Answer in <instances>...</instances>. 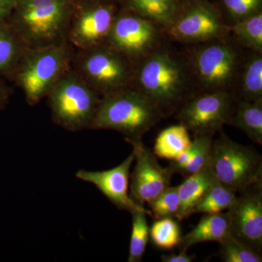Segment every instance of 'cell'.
Returning <instances> with one entry per match:
<instances>
[{
	"instance_id": "obj_1",
	"label": "cell",
	"mask_w": 262,
	"mask_h": 262,
	"mask_svg": "<svg viewBox=\"0 0 262 262\" xmlns=\"http://www.w3.org/2000/svg\"><path fill=\"white\" fill-rule=\"evenodd\" d=\"M131 87L154 103L163 118L177 113L198 93L184 53L165 43L136 63Z\"/></svg>"
},
{
	"instance_id": "obj_2",
	"label": "cell",
	"mask_w": 262,
	"mask_h": 262,
	"mask_svg": "<svg viewBox=\"0 0 262 262\" xmlns=\"http://www.w3.org/2000/svg\"><path fill=\"white\" fill-rule=\"evenodd\" d=\"M74 8L72 0H16L8 22L27 49L48 47L67 42Z\"/></svg>"
},
{
	"instance_id": "obj_3",
	"label": "cell",
	"mask_w": 262,
	"mask_h": 262,
	"mask_svg": "<svg viewBox=\"0 0 262 262\" xmlns=\"http://www.w3.org/2000/svg\"><path fill=\"white\" fill-rule=\"evenodd\" d=\"M184 53L196 92H232L246 50L231 35L192 45Z\"/></svg>"
},
{
	"instance_id": "obj_4",
	"label": "cell",
	"mask_w": 262,
	"mask_h": 262,
	"mask_svg": "<svg viewBox=\"0 0 262 262\" xmlns=\"http://www.w3.org/2000/svg\"><path fill=\"white\" fill-rule=\"evenodd\" d=\"M163 118L159 108L134 88L101 97L91 129L113 130L125 140L142 139Z\"/></svg>"
},
{
	"instance_id": "obj_5",
	"label": "cell",
	"mask_w": 262,
	"mask_h": 262,
	"mask_svg": "<svg viewBox=\"0 0 262 262\" xmlns=\"http://www.w3.org/2000/svg\"><path fill=\"white\" fill-rule=\"evenodd\" d=\"M73 49L67 42L37 49H27L13 79L30 106L40 102L57 80L70 68Z\"/></svg>"
},
{
	"instance_id": "obj_6",
	"label": "cell",
	"mask_w": 262,
	"mask_h": 262,
	"mask_svg": "<svg viewBox=\"0 0 262 262\" xmlns=\"http://www.w3.org/2000/svg\"><path fill=\"white\" fill-rule=\"evenodd\" d=\"M101 97L72 66L57 80L47 96L53 121L70 131L91 129Z\"/></svg>"
},
{
	"instance_id": "obj_7",
	"label": "cell",
	"mask_w": 262,
	"mask_h": 262,
	"mask_svg": "<svg viewBox=\"0 0 262 262\" xmlns=\"http://www.w3.org/2000/svg\"><path fill=\"white\" fill-rule=\"evenodd\" d=\"M135 64L107 43L74 52L72 67L100 96L131 87Z\"/></svg>"
},
{
	"instance_id": "obj_8",
	"label": "cell",
	"mask_w": 262,
	"mask_h": 262,
	"mask_svg": "<svg viewBox=\"0 0 262 262\" xmlns=\"http://www.w3.org/2000/svg\"><path fill=\"white\" fill-rule=\"evenodd\" d=\"M212 145L210 165L215 179L232 192L262 183V158L252 146L229 139L223 130Z\"/></svg>"
},
{
	"instance_id": "obj_9",
	"label": "cell",
	"mask_w": 262,
	"mask_h": 262,
	"mask_svg": "<svg viewBox=\"0 0 262 262\" xmlns=\"http://www.w3.org/2000/svg\"><path fill=\"white\" fill-rule=\"evenodd\" d=\"M164 33L170 41L192 46L228 37L230 27L218 7L207 0H187Z\"/></svg>"
},
{
	"instance_id": "obj_10",
	"label": "cell",
	"mask_w": 262,
	"mask_h": 262,
	"mask_svg": "<svg viewBox=\"0 0 262 262\" xmlns=\"http://www.w3.org/2000/svg\"><path fill=\"white\" fill-rule=\"evenodd\" d=\"M166 39L163 27L125 9L115 18L106 43L136 65L161 47Z\"/></svg>"
},
{
	"instance_id": "obj_11",
	"label": "cell",
	"mask_w": 262,
	"mask_h": 262,
	"mask_svg": "<svg viewBox=\"0 0 262 262\" xmlns=\"http://www.w3.org/2000/svg\"><path fill=\"white\" fill-rule=\"evenodd\" d=\"M236 101L230 91L198 92L182 103L176 118L194 136L214 135L229 125Z\"/></svg>"
},
{
	"instance_id": "obj_12",
	"label": "cell",
	"mask_w": 262,
	"mask_h": 262,
	"mask_svg": "<svg viewBox=\"0 0 262 262\" xmlns=\"http://www.w3.org/2000/svg\"><path fill=\"white\" fill-rule=\"evenodd\" d=\"M80 10L74 8L67 34V42L75 51L106 43L119 12L115 5L96 0Z\"/></svg>"
},
{
	"instance_id": "obj_13",
	"label": "cell",
	"mask_w": 262,
	"mask_h": 262,
	"mask_svg": "<svg viewBox=\"0 0 262 262\" xmlns=\"http://www.w3.org/2000/svg\"><path fill=\"white\" fill-rule=\"evenodd\" d=\"M133 147L135 167L130 174V196L141 206L149 204L170 187L173 173L158 163L156 155L142 139L126 140Z\"/></svg>"
},
{
	"instance_id": "obj_14",
	"label": "cell",
	"mask_w": 262,
	"mask_h": 262,
	"mask_svg": "<svg viewBox=\"0 0 262 262\" xmlns=\"http://www.w3.org/2000/svg\"><path fill=\"white\" fill-rule=\"evenodd\" d=\"M227 211L232 235L261 253L262 183L241 192Z\"/></svg>"
},
{
	"instance_id": "obj_15",
	"label": "cell",
	"mask_w": 262,
	"mask_h": 262,
	"mask_svg": "<svg viewBox=\"0 0 262 262\" xmlns=\"http://www.w3.org/2000/svg\"><path fill=\"white\" fill-rule=\"evenodd\" d=\"M134 162V154L132 151L126 159L115 168L101 171H90L82 169L77 171L76 177L96 186L118 209L130 213L142 211L152 216L149 210L133 201L129 194L130 168Z\"/></svg>"
},
{
	"instance_id": "obj_16",
	"label": "cell",
	"mask_w": 262,
	"mask_h": 262,
	"mask_svg": "<svg viewBox=\"0 0 262 262\" xmlns=\"http://www.w3.org/2000/svg\"><path fill=\"white\" fill-rule=\"evenodd\" d=\"M232 93L237 100L262 101V53L246 50Z\"/></svg>"
},
{
	"instance_id": "obj_17",
	"label": "cell",
	"mask_w": 262,
	"mask_h": 262,
	"mask_svg": "<svg viewBox=\"0 0 262 262\" xmlns=\"http://www.w3.org/2000/svg\"><path fill=\"white\" fill-rule=\"evenodd\" d=\"M232 234L228 214L226 213L205 214L199 223L181 239L180 251L187 252L194 245L205 242L220 243Z\"/></svg>"
},
{
	"instance_id": "obj_18",
	"label": "cell",
	"mask_w": 262,
	"mask_h": 262,
	"mask_svg": "<svg viewBox=\"0 0 262 262\" xmlns=\"http://www.w3.org/2000/svg\"><path fill=\"white\" fill-rule=\"evenodd\" d=\"M214 174L208 165L198 173L189 176L178 186L181 206L177 220H186L192 214V210L201 201L206 191L215 181Z\"/></svg>"
},
{
	"instance_id": "obj_19",
	"label": "cell",
	"mask_w": 262,
	"mask_h": 262,
	"mask_svg": "<svg viewBox=\"0 0 262 262\" xmlns=\"http://www.w3.org/2000/svg\"><path fill=\"white\" fill-rule=\"evenodd\" d=\"M27 49L9 23L0 22V74L13 78Z\"/></svg>"
},
{
	"instance_id": "obj_20",
	"label": "cell",
	"mask_w": 262,
	"mask_h": 262,
	"mask_svg": "<svg viewBox=\"0 0 262 262\" xmlns=\"http://www.w3.org/2000/svg\"><path fill=\"white\" fill-rule=\"evenodd\" d=\"M229 125L242 130L253 142L261 145L262 101L237 100Z\"/></svg>"
},
{
	"instance_id": "obj_21",
	"label": "cell",
	"mask_w": 262,
	"mask_h": 262,
	"mask_svg": "<svg viewBox=\"0 0 262 262\" xmlns=\"http://www.w3.org/2000/svg\"><path fill=\"white\" fill-rule=\"evenodd\" d=\"M126 10L149 19L163 29L172 23L181 6L176 0H126Z\"/></svg>"
},
{
	"instance_id": "obj_22",
	"label": "cell",
	"mask_w": 262,
	"mask_h": 262,
	"mask_svg": "<svg viewBox=\"0 0 262 262\" xmlns=\"http://www.w3.org/2000/svg\"><path fill=\"white\" fill-rule=\"evenodd\" d=\"M188 131L182 124L164 129L157 136L153 152L160 158L176 159L192 144Z\"/></svg>"
},
{
	"instance_id": "obj_23",
	"label": "cell",
	"mask_w": 262,
	"mask_h": 262,
	"mask_svg": "<svg viewBox=\"0 0 262 262\" xmlns=\"http://www.w3.org/2000/svg\"><path fill=\"white\" fill-rule=\"evenodd\" d=\"M229 27L231 37L241 47L262 53V11Z\"/></svg>"
},
{
	"instance_id": "obj_24",
	"label": "cell",
	"mask_w": 262,
	"mask_h": 262,
	"mask_svg": "<svg viewBox=\"0 0 262 262\" xmlns=\"http://www.w3.org/2000/svg\"><path fill=\"white\" fill-rule=\"evenodd\" d=\"M237 199L236 193L227 189L216 179L212 183L201 201L192 210L194 213L213 214L228 210Z\"/></svg>"
},
{
	"instance_id": "obj_25",
	"label": "cell",
	"mask_w": 262,
	"mask_h": 262,
	"mask_svg": "<svg viewBox=\"0 0 262 262\" xmlns=\"http://www.w3.org/2000/svg\"><path fill=\"white\" fill-rule=\"evenodd\" d=\"M132 215V232L129 246L128 262L142 261L149 237V227L146 213L136 211Z\"/></svg>"
},
{
	"instance_id": "obj_26",
	"label": "cell",
	"mask_w": 262,
	"mask_h": 262,
	"mask_svg": "<svg viewBox=\"0 0 262 262\" xmlns=\"http://www.w3.org/2000/svg\"><path fill=\"white\" fill-rule=\"evenodd\" d=\"M213 142V134L195 136L194 140L192 141V157L182 167L179 173L187 177L206 168L211 162Z\"/></svg>"
},
{
	"instance_id": "obj_27",
	"label": "cell",
	"mask_w": 262,
	"mask_h": 262,
	"mask_svg": "<svg viewBox=\"0 0 262 262\" xmlns=\"http://www.w3.org/2000/svg\"><path fill=\"white\" fill-rule=\"evenodd\" d=\"M153 244L163 250H170L179 246L182 239L181 228L173 218L157 220L149 229Z\"/></svg>"
},
{
	"instance_id": "obj_28",
	"label": "cell",
	"mask_w": 262,
	"mask_h": 262,
	"mask_svg": "<svg viewBox=\"0 0 262 262\" xmlns=\"http://www.w3.org/2000/svg\"><path fill=\"white\" fill-rule=\"evenodd\" d=\"M220 256L225 262H261V253L231 234L220 243Z\"/></svg>"
},
{
	"instance_id": "obj_29",
	"label": "cell",
	"mask_w": 262,
	"mask_h": 262,
	"mask_svg": "<svg viewBox=\"0 0 262 262\" xmlns=\"http://www.w3.org/2000/svg\"><path fill=\"white\" fill-rule=\"evenodd\" d=\"M220 8L229 26L261 12L262 0H221Z\"/></svg>"
},
{
	"instance_id": "obj_30",
	"label": "cell",
	"mask_w": 262,
	"mask_h": 262,
	"mask_svg": "<svg viewBox=\"0 0 262 262\" xmlns=\"http://www.w3.org/2000/svg\"><path fill=\"white\" fill-rule=\"evenodd\" d=\"M150 211L156 220L177 218L180 210L181 202L178 186L169 187L154 201L149 203Z\"/></svg>"
},
{
	"instance_id": "obj_31",
	"label": "cell",
	"mask_w": 262,
	"mask_h": 262,
	"mask_svg": "<svg viewBox=\"0 0 262 262\" xmlns=\"http://www.w3.org/2000/svg\"><path fill=\"white\" fill-rule=\"evenodd\" d=\"M194 255H187V252L180 251L178 254H163L161 256V261L163 262H192L195 258Z\"/></svg>"
},
{
	"instance_id": "obj_32",
	"label": "cell",
	"mask_w": 262,
	"mask_h": 262,
	"mask_svg": "<svg viewBox=\"0 0 262 262\" xmlns=\"http://www.w3.org/2000/svg\"><path fill=\"white\" fill-rule=\"evenodd\" d=\"M15 4L16 0H0V22L9 18Z\"/></svg>"
},
{
	"instance_id": "obj_33",
	"label": "cell",
	"mask_w": 262,
	"mask_h": 262,
	"mask_svg": "<svg viewBox=\"0 0 262 262\" xmlns=\"http://www.w3.org/2000/svg\"><path fill=\"white\" fill-rule=\"evenodd\" d=\"M8 99V93L3 84H0V110L4 107Z\"/></svg>"
},
{
	"instance_id": "obj_34",
	"label": "cell",
	"mask_w": 262,
	"mask_h": 262,
	"mask_svg": "<svg viewBox=\"0 0 262 262\" xmlns=\"http://www.w3.org/2000/svg\"><path fill=\"white\" fill-rule=\"evenodd\" d=\"M176 1L177 2V3H179V4L182 5L183 3H185V2H187V0H176Z\"/></svg>"
},
{
	"instance_id": "obj_35",
	"label": "cell",
	"mask_w": 262,
	"mask_h": 262,
	"mask_svg": "<svg viewBox=\"0 0 262 262\" xmlns=\"http://www.w3.org/2000/svg\"><path fill=\"white\" fill-rule=\"evenodd\" d=\"M99 1H106V2H107L108 0H99Z\"/></svg>"
}]
</instances>
